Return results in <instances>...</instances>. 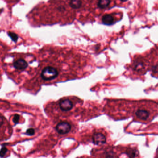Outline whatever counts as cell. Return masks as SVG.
I'll return each mask as SVG.
<instances>
[{
    "label": "cell",
    "mask_w": 158,
    "mask_h": 158,
    "mask_svg": "<svg viewBox=\"0 0 158 158\" xmlns=\"http://www.w3.org/2000/svg\"><path fill=\"white\" fill-rule=\"evenodd\" d=\"M8 35L14 42H17L18 40V36L17 34H15L13 32H9L8 33Z\"/></svg>",
    "instance_id": "9c48e42d"
},
{
    "label": "cell",
    "mask_w": 158,
    "mask_h": 158,
    "mask_svg": "<svg viewBox=\"0 0 158 158\" xmlns=\"http://www.w3.org/2000/svg\"><path fill=\"white\" fill-rule=\"evenodd\" d=\"M88 140L97 146H102L107 142L108 136L106 132L102 129H95L89 136Z\"/></svg>",
    "instance_id": "7a4b0ae2"
},
{
    "label": "cell",
    "mask_w": 158,
    "mask_h": 158,
    "mask_svg": "<svg viewBox=\"0 0 158 158\" xmlns=\"http://www.w3.org/2000/svg\"><path fill=\"white\" fill-rule=\"evenodd\" d=\"M122 2H126L127 1V0H120Z\"/></svg>",
    "instance_id": "9a60e30c"
},
{
    "label": "cell",
    "mask_w": 158,
    "mask_h": 158,
    "mask_svg": "<svg viewBox=\"0 0 158 158\" xmlns=\"http://www.w3.org/2000/svg\"><path fill=\"white\" fill-rule=\"evenodd\" d=\"M82 4L81 0H70L69 2L70 7L74 10L80 9L82 7Z\"/></svg>",
    "instance_id": "52a82bcc"
},
{
    "label": "cell",
    "mask_w": 158,
    "mask_h": 158,
    "mask_svg": "<svg viewBox=\"0 0 158 158\" xmlns=\"http://www.w3.org/2000/svg\"><path fill=\"white\" fill-rule=\"evenodd\" d=\"M77 129V125L73 121H62L57 124L55 129L58 134L60 135H67L70 133L73 134Z\"/></svg>",
    "instance_id": "3957f363"
},
{
    "label": "cell",
    "mask_w": 158,
    "mask_h": 158,
    "mask_svg": "<svg viewBox=\"0 0 158 158\" xmlns=\"http://www.w3.org/2000/svg\"><path fill=\"white\" fill-rule=\"evenodd\" d=\"M13 66L17 70H24L27 68L28 64L23 59H20L14 62Z\"/></svg>",
    "instance_id": "5b68a950"
},
{
    "label": "cell",
    "mask_w": 158,
    "mask_h": 158,
    "mask_svg": "<svg viewBox=\"0 0 158 158\" xmlns=\"http://www.w3.org/2000/svg\"><path fill=\"white\" fill-rule=\"evenodd\" d=\"M20 115L18 114H15L13 118V122L15 124H17V123H19V120H20Z\"/></svg>",
    "instance_id": "7c38bea8"
},
{
    "label": "cell",
    "mask_w": 158,
    "mask_h": 158,
    "mask_svg": "<svg viewBox=\"0 0 158 158\" xmlns=\"http://www.w3.org/2000/svg\"><path fill=\"white\" fill-rule=\"evenodd\" d=\"M8 152V149L6 147H2L0 150V157H4Z\"/></svg>",
    "instance_id": "30bf717a"
},
{
    "label": "cell",
    "mask_w": 158,
    "mask_h": 158,
    "mask_svg": "<svg viewBox=\"0 0 158 158\" xmlns=\"http://www.w3.org/2000/svg\"><path fill=\"white\" fill-rule=\"evenodd\" d=\"M27 135L28 136H33L35 135V130L33 128H29L26 131Z\"/></svg>",
    "instance_id": "8fae6325"
},
{
    "label": "cell",
    "mask_w": 158,
    "mask_h": 158,
    "mask_svg": "<svg viewBox=\"0 0 158 158\" xmlns=\"http://www.w3.org/2000/svg\"><path fill=\"white\" fill-rule=\"evenodd\" d=\"M59 75L58 69L52 66H47L42 70L41 77L45 81H51L56 79Z\"/></svg>",
    "instance_id": "277c9868"
},
{
    "label": "cell",
    "mask_w": 158,
    "mask_h": 158,
    "mask_svg": "<svg viewBox=\"0 0 158 158\" xmlns=\"http://www.w3.org/2000/svg\"><path fill=\"white\" fill-rule=\"evenodd\" d=\"M110 3L111 0H99L97 5L99 9H105L109 7Z\"/></svg>",
    "instance_id": "ba28073f"
},
{
    "label": "cell",
    "mask_w": 158,
    "mask_h": 158,
    "mask_svg": "<svg viewBox=\"0 0 158 158\" xmlns=\"http://www.w3.org/2000/svg\"><path fill=\"white\" fill-rule=\"evenodd\" d=\"M3 123H4V119L3 117L0 116V127H1L3 125Z\"/></svg>",
    "instance_id": "5bb4252c"
},
{
    "label": "cell",
    "mask_w": 158,
    "mask_h": 158,
    "mask_svg": "<svg viewBox=\"0 0 158 158\" xmlns=\"http://www.w3.org/2000/svg\"><path fill=\"white\" fill-rule=\"evenodd\" d=\"M58 10H59L60 11H64L65 10V7L63 6H60V7H58Z\"/></svg>",
    "instance_id": "4fadbf2b"
},
{
    "label": "cell",
    "mask_w": 158,
    "mask_h": 158,
    "mask_svg": "<svg viewBox=\"0 0 158 158\" xmlns=\"http://www.w3.org/2000/svg\"><path fill=\"white\" fill-rule=\"evenodd\" d=\"M102 23L105 25L110 26L113 24L114 23V18L112 15L110 14L103 15L102 19Z\"/></svg>",
    "instance_id": "8992f818"
},
{
    "label": "cell",
    "mask_w": 158,
    "mask_h": 158,
    "mask_svg": "<svg viewBox=\"0 0 158 158\" xmlns=\"http://www.w3.org/2000/svg\"><path fill=\"white\" fill-rule=\"evenodd\" d=\"M82 100L77 97H71L60 100L59 106L60 110L64 113L67 114L71 116H77L83 114V112L85 110L83 108L84 104Z\"/></svg>",
    "instance_id": "6da1fadb"
}]
</instances>
